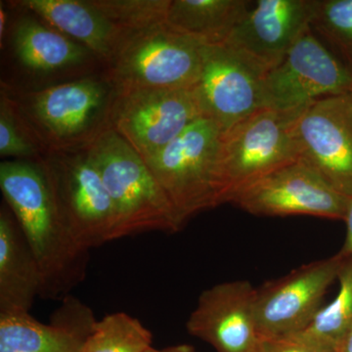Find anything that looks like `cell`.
Listing matches in <instances>:
<instances>
[{
    "label": "cell",
    "mask_w": 352,
    "mask_h": 352,
    "mask_svg": "<svg viewBox=\"0 0 352 352\" xmlns=\"http://www.w3.org/2000/svg\"><path fill=\"white\" fill-rule=\"evenodd\" d=\"M0 188L41 267V298L63 300L85 280L89 252L62 219L41 157L2 161Z\"/></svg>",
    "instance_id": "1"
},
{
    "label": "cell",
    "mask_w": 352,
    "mask_h": 352,
    "mask_svg": "<svg viewBox=\"0 0 352 352\" xmlns=\"http://www.w3.org/2000/svg\"><path fill=\"white\" fill-rule=\"evenodd\" d=\"M0 94L43 155L94 144L111 127L116 89L103 72L39 89L1 85Z\"/></svg>",
    "instance_id": "2"
},
{
    "label": "cell",
    "mask_w": 352,
    "mask_h": 352,
    "mask_svg": "<svg viewBox=\"0 0 352 352\" xmlns=\"http://www.w3.org/2000/svg\"><path fill=\"white\" fill-rule=\"evenodd\" d=\"M88 150L115 208L116 240L182 230L184 226L144 160L112 127Z\"/></svg>",
    "instance_id": "3"
},
{
    "label": "cell",
    "mask_w": 352,
    "mask_h": 352,
    "mask_svg": "<svg viewBox=\"0 0 352 352\" xmlns=\"http://www.w3.org/2000/svg\"><path fill=\"white\" fill-rule=\"evenodd\" d=\"M298 115L259 109L222 132L217 161L220 206L231 203L263 176L300 160L295 138Z\"/></svg>",
    "instance_id": "4"
},
{
    "label": "cell",
    "mask_w": 352,
    "mask_h": 352,
    "mask_svg": "<svg viewBox=\"0 0 352 352\" xmlns=\"http://www.w3.org/2000/svg\"><path fill=\"white\" fill-rule=\"evenodd\" d=\"M221 133L214 120L201 117L144 160L183 226L199 212L220 206L217 161Z\"/></svg>",
    "instance_id": "5"
},
{
    "label": "cell",
    "mask_w": 352,
    "mask_h": 352,
    "mask_svg": "<svg viewBox=\"0 0 352 352\" xmlns=\"http://www.w3.org/2000/svg\"><path fill=\"white\" fill-rule=\"evenodd\" d=\"M201 44L168 25L132 32L120 44L104 73L116 91L195 87Z\"/></svg>",
    "instance_id": "6"
},
{
    "label": "cell",
    "mask_w": 352,
    "mask_h": 352,
    "mask_svg": "<svg viewBox=\"0 0 352 352\" xmlns=\"http://www.w3.org/2000/svg\"><path fill=\"white\" fill-rule=\"evenodd\" d=\"M41 161L76 243L89 252L115 241V208L89 150L46 153Z\"/></svg>",
    "instance_id": "7"
},
{
    "label": "cell",
    "mask_w": 352,
    "mask_h": 352,
    "mask_svg": "<svg viewBox=\"0 0 352 352\" xmlns=\"http://www.w3.org/2000/svg\"><path fill=\"white\" fill-rule=\"evenodd\" d=\"M9 3L23 12L14 21L11 18L3 43L18 75L12 82L1 85L21 90L39 89L94 75L95 66L104 67L85 46L30 11Z\"/></svg>",
    "instance_id": "8"
},
{
    "label": "cell",
    "mask_w": 352,
    "mask_h": 352,
    "mask_svg": "<svg viewBox=\"0 0 352 352\" xmlns=\"http://www.w3.org/2000/svg\"><path fill=\"white\" fill-rule=\"evenodd\" d=\"M351 92L352 69L310 30L266 73L261 107L300 113L321 99Z\"/></svg>",
    "instance_id": "9"
},
{
    "label": "cell",
    "mask_w": 352,
    "mask_h": 352,
    "mask_svg": "<svg viewBox=\"0 0 352 352\" xmlns=\"http://www.w3.org/2000/svg\"><path fill=\"white\" fill-rule=\"evenodd\" d=\"M201 117L194 87L126 90L116 91L111 127L146 160Z\"/></svg>",
    "instance_id": "10"
},
{
    "label": "cell",
    "mask_w": 352,
    "mask_h": 352,
    "mask_svg": "<svg viewBox=\"0 0 352 352\" xmlns=\"http://www.w3.org/2000/svg\"><path fill=\"white\" fill-rule=\"evenodd\" d=\"M346 256H335L300 266L286 276L256 289L259 337H287L302 332L321 309L328 289L339 277Z\"/></svg>",
    "instance_id": "11"
},
{
    "label": "cell",
    "mask_w": 352,
    "mask_h": 352,
    "mask_svg": "<svg viewBox=\"0 0 352 352\" xmlns=\"http://www.w3.org/2000/svg\"><path fill=\"white\" fill-rule=\"evenodd\" d=\"M266 71L227 45L201 46L200 76L194 89L203 116L226 131L261 107Z\"/></svg>",
    "instance_id": "12"
},
{
    "label": "cell",
    "mask_w": 352,
    "mask_h": 352,
    "mask_svg": "<svg viewBox=\"0 0 352 352\" xmlns=\"http://www.w3.org/2000/svg\"><path fill=\"white\" fill-rule=\"evenodd\" d=\"M349 198L300 161L286 164L239 192L231 204L256 217L311 215L344 220Z\"/></svg>",
    "instance_id": "13"
},
{
    "label": "cell",
    "mask_w": 352,
    "mask_h": 352,
    "mask_svg": "<svg viewBox=\"0 0 352 352\" xmlns=\"http://www.w3.org/2000/svg\"><path fill=\"white\" fill-rule=\"evenodd\" d=\"M298 161L352 198V96L328 97L298 115L295 124Z\"/></svg>",
    "instance_id": "14"
},
{
    "label": "cell",
    "mask_w": 352,
    "mask_h": 352,
    "mask_svg": "<svg viewBox=\"0 0 352 352\" xmlns=\"http://www.w3.org/2000/svg\"><path fill=\"white\" fill-rule=\"evenodd\" d=\"M256 288L248 280L214 285L201 292L186 328L217 352H258Z\"/></svg>",
    "instance_id": "15"
},
{
    "label": "cell",
    "mask_w": 352,
    "mask_h": 352,
    "mask_svg": "<svg viewBox=\"0 0 352 352\" xmlns=\"http://www.w3.org/2000/svg\"><path fill=\"white\" fill-rule=\"evenodd\" d=\"M316 6L317 0H258L226 44L268 72L311 30Z\"/></svg>",
    "instance_id": "16"
},
{
    "label": "cell",
    "mask_w": 352,
    "mask_h": 352,
    "mask_svg": "<svg viewBox=\"0 0 352 352\" xmlns=\"http://www.w3.org/2000/svg\"><path fill=\"white\" fill-rule=\"evenodd\" d=\"M41 323L30 314H0V352H82L96 319L82 300L68 296Z\"/></svg>",
    "instance_id": "17"
},
{
    "label": "cell",
    "mask_w": 352,
    "mask_h": 352,
    "mask_svg": "<svg viewBox=\"0 0 352 352\" xmlns=\"http://www.w3.org/2000/svg\"><path fill=\"white\" fill-rule=\"evenodd\" d=\"M38 16L46 24L88 48L104 68L129 34L113 25L92 0L10 1Z\"/></svg>",
    "instance_id": "18"
},
{
    "label": "cell",
    "mask_w": 352,
    "mask_h": 352,
    "mask_svg": "<svg viewBox=\"0 0 352 352\" xmlns=\"http://www.w3.org/2000/svg\"><path fill=\"white\" fill-rule=\"evenodd\" d=\"M41 267L8 206L0 210V314H30L41 298Z\"/></svg>",
    "instance_id": "19"
},
{
    "label": "cell",
    "mask_w": 352,
    "mask_h": 352,
    "mask_svg": "<svg viewBox=\"0 0 352 352\" xmlns=\"http://www.w3.org/2000/svg\"><path fill=\"white\" fill-rule=\"evenodd\" d=\"M252 3L247 0H170L166 24L201 45H222Z\"/></svg>",
    "instance_id": "20"
},
{
    "label": "cell",
    "mask_w": 352,
    "mask_h": 352,
    "mask_svg": "<svg viewBox=\"0 0 352 352\" xmlns=\"http://www.w3.org/2000/svg\"><path fill=\"white\" fill-rule=\"evenodd\" d=\"M340 288L332 302L321 307L311 323L295 333L315 346L339 351L352 328V258H346L340 271Z\"/></svg>",
    "instance_id": "21"
},
{
    "label": "cell",
    "mask_w": 352,
    "mask_h": 352,
    "mask_svg": "<svg viewBox=\"0 0 352 352\" xmlns=\"http://www.w3.org/2000/svg\"><path fill=\"white\" fill-rule=\"evenodd\" d=\"M153 346V333L126 312L106 315L87 338L82 352H146Z\"/></svg>",
    "instance_id": "22"
},
{
    "label": "cell",
    "mask_w": 352,
    "mask_h": 352,
    "mask_svg": "<svg viewBox=\"0 0 352 352\" xmlns=\"http://www.w3.org/2000/svg\"><path fill=\"white\" fill-rule=\"evenodd\" d=\"M311 30L352 69V0H317Z\"/></svg>",
    "instance_id": "23"
},
{
    "label": "cell",
    "mask_w": 352,
    "mask_h": 352,
    "mask_svg": "<svg viewBox=\"0 0 352 352\" xmlns=\"http://www.w3.org/2000/svg\"><path fill=\"white\" fill-rule=\"evenodd\" d=\"M113 25L129 34L164 24L170 0H92Z\"/></svg>",
    "instance_id": "24"
},
{
    "label": "cell",
    "mask_w": 352,
    "mask_h": 352,
    "mask_svg": "<svg viewBox=\"0 0 352 352\" xmlns=\"http://www.w3.org/2000/svg\"><path fill=\"white\" fill-rule=\"evenodd\" d=\"M0 156L12 160H38L43 151L36 144L11 107L0 94Z\"/></svg>",
    "instance_id": "25"
},
{
    "label": "cell",
    "mask_w": 352,
    "mask_h": 352,
    "mask_svg": "<svg viewBox=\"0 0 352 352\" xmlns=\"http://www.w3.org/2000/svg\"><path fill=\"white\" fill-rule=\"evenodd\" d=\"M258 352H336L315 346L296 335L259 340Z\"/></svg>",
    "instance_id": "26"
},
{
    "label": "cell",
    "mask_w": 352,
    "mask_h": 352,
    "mask_svg": "<svg viewBox=\"0 0 352 352\" xmlns=\"http://www.w3.org/2000/svg\"><path fill=\"white\" fill-rule=\"evenodd\" d=\"M344 221L346 223V238L344 247L340 252L346 258H352V198H349V207H347Z\"/></svg>",
    "instance_id": "27"
},
{
    "label": "cell",
    "mask_w": 352,
    "mask_h": 352,
    "mask_svg": "<svg viewBox=\"0 0 352 352\" xmlns=\"http://www.w3.org/2000/svg\"><path fill=\"white\" fill-rule=\"evenodd\" d=\"M10 19L8 11L6 9L3 2L0 4V43H3V38H6L7 32H8L9 25H10Z\"/></svg>",
    "instance_id": "28"
},
{
    "label": "cell",
    "mask_w": 352,
    "mask_h": 352,
    "mask_svg": "<svg viewBox=\"0 0 352 352\" xmlns=\"http://www.w3.org/2000/svg\"><path fill=\"white\" fill-rule=\"evenodd\" d=\"M146 352H197L195 347L189 346V344H177V346H173L164 347V349H148Z\"/></svg>",
    "instance_id": "29"
},
{
    "label": "cell",
    "mask_w": 352,
    "mask_h": 352,
    "mask_svg": "<svg viewBox=\"0 0 352 352\" xmlns=\"http://www.w3.org/2000/svg\"><path fill=\"white\" fill-rule=\"evenodd\" d=\"M338 352H352V328L344 338V342L340 344Z\"/></svg>",
    "instance_id": "30"
},
{
    "label": "cell",
    "mask_w": 352,
    "mask_h": 352,
    "mask_svg": "<svg viewBox=\"0 0 352 352\" xmlns=\"http://www.w3.org/2000/svg\"><path fill=\"white\" fill-rule=\"evenodd\" d=\"M351 96H352V92H351Z\"/></svg>",
    "instance_id": "31"
}]
</instances>
